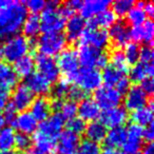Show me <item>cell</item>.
Wrapping results in <instances>:
<instances>
[{"label": "cell", "instance_id": "32", "mask_svg": "<svg viewBox=\"0 0 154 154\" xmlns=\"http://www.w3.org/2000/svg\"><path fill=\"white\" fill-rule=\"evenodd\" d=\"M22 32H23V36L26 38H34L39 34L41 31L40 29V18L37 15H31L26 16L24 19L23 24L21 28Z\"/></svg>", "mask_w": 154, "mask_h": 154}, {"label": "cell", "instance_id": "58", "mask_svg": "<svg viewBox=\"0 0 154 154\" xmlns=\"http://www.w3.org/2000/svg\"><path fill=\"white\" fill-rule=\"evenodd\" d=\"M0 154H18V152L11 150V151H7V152H0Z\"/></svg>", "mask_w": 154, "mask_h": 154}, {"label": "cell", "instance_id": "57", "mask_svg": "<svg viewBox=\"0 0 154 154\" xmlns=\"http://www.w3.org/2000/svg\"><path fill=\"white\" fill-rule=\"evenodd\" d=\"M24 154H37V152L34 149H29L28 151L24 152Z\"/></svg>", "mask_w": 154, "mask_h": 154}, {"label": "cell", "instance_id": "33", "mask_svg": "<svg viewBox=\"0 0 154 154\" xmlns=\"http://www.w3.org/2000/svg\"><path fill=\"white\" fill-rule=\"evenodd\" d=\"M35 69V60L32 56L26 55L24 57L20 58L19 60L15 62V70L18 77H28L34 72Z\"/></svg>", "mask_w": 154, "mask_h": 154}, {"label": "cell", "instance_id": "36", "mask_svg": "<svg viewBox=\"0 0 154 154\" xmlns=\"http://www.w3.org/2000/svg\"><path fill=\"white\" fill-rule=\"evenodd\" d=\"M16 133L12 127H5L0 130V151H11L15 145Z\"/></svg>", "mask_w": 154, "mask_h": 154}, {"label": "cell", "instance_id": "41", "mask_svg": "<svg viewBox=\"0 0 154 154\" xmlns=\"http://www.w3.org/2000/svg\"><path fill=\"white\" fill-rule=\"evenodd\" d=\"M58 113L62 116L64 120L68 119H72V118L76 117V114H77V103H75L74 101H64L62 103L61 108H60L59 112Z\"/></svg>", "mask_w": 154, "mask_h": 154}, {"label": "cell", "instance_id": "53", "mask_svg": "<svg viewBox=\"0 0 154 154\" xmlns=\"http://www.w3.org/2000/svg\"><path fill=\"white\" fill-rule=\"evenodd\" d=\"M82 5V2L79 1V0H72V1L66 2V5L73 12V13H74L75 11H77V10H80Z\"/></svg>", "mask_w": 154, "mask_h": 154}, {"label": "cell", "instance_id": "44", "mask_svg": "<svg viewBox=\"0 0 154 154\" xmlns=\"http://www.w3.org/2000/svg\"><path fill=\"white\" fill-rule=\"evenodd\" d=\"M31 145H32V138L30 137V135L21 134V133L16 134L14 147L17 148L19 151H28L30 149Z\"/></svg>", "mask_w": 154, "mask_h": 154}, {"label": "cell", "instance_id": "12", "mask_svg": "<svg viewBox=\"0 0 154 154\" xmlns=\"http://www.w3.org/2000/svg\"><path fill=\"white\" fill-rule=\"evenodd\" d=\"M80 145V138L78 135L70 132L63 131L56 141L55 153L56 154H76L78 147Z\"/></svg>", "mask_w": 154, "mask_h": 154}, {"label": "cell", "instance_id": "21", "mask_svg": "<svg viewBox=\"0 0 154 154\" xmlns=\"http://www.w3.org/2000/svg\"><path fill=\"white\" fill-rule=\"evenodd\" d=\"M77 114L84 122H95L100 116V109L94 99L86 98L77 106Z\"/></svg>", "mask_w": 154, "mask_h": 154}, {"label": "cell", "instance_id": "24", "mask_svg": "<svg viewBox=\"0 0 154 154\" xmlns=\"http://www.w3.org/2000/svg\"><path fill=\"white\" fill-rule=\"evenodd\" d=\"M111 2L107 1V0H87L85 2H82V7H80V13H82V17L84 18H91L95 17L98 15L99 13L106 11L109 9Z\"/></svg>", "mask_w": 154, "mask_h": 154}, {"label": "cell", "instance_id": "59", "mask_svg": "<svg viewBox=\"0 0 154 154\" xmlns=\"http://www.w3.org/2000/svg\"><path fill=\"white\" fill-rule=\"evenodd\" d=\"M3 125H5V120H3V117H1V118H0V130L2 129Z\"/></svg>", "mask_w": 154, "mask_h": 154}, {"label": "cell", "instance_id": "50", "mask_svg": "<svg viewBox=\"0 0 154 154\" xmlns=\"http://www.w3.org/2000/svg\"><path fill=\"white\" fill-rule=\"evenodd\" d=\"M10 96H11V90L0 86V110L8 105Z\"/></svg>", "mask_w": 154, "mask_h": 154}, {"label": "cell", "instance_id": "15", "mask_svg": "<svg viewBox=\"0 0 154 154\" xmlns=\"http://www.w3.org/2000/svg\"><path fill=\"white\" fill-rule=\"evenodd\" d=\"M34 100V94L29 90L26 85H18L12 94L11 105L16 111L24 112L31 107Z\"/></svg>", "mask_w": 154, "mask_h": 154}, {"label": "cell", "instance_id": "29", "mask_svg": "<svg viewBox=\"0 0 154 154\" xmlns=\"http://www.w3.org/2000/svg\"><path fill=\"white\" fill-rule=\"evenodd\" d=\"M107 128L103 126V124L98 120L92 122L86 127V136L88 140H91L93 143H101L105 140V137L107 135Z\"/></svg>", "mask_w": 154, "mask_h": 154}, {"label": "cell", "instance_id": "17", "mask_svg": "<svg viewBox=\"0 0 154 154\" xmlns=\"http://www.w3.org/2000/svg\"><path fill=\"white\" fill-rule=\"evenodd\" d=\"M148 103V96L139 86H133L126 93L125 109L127 111H136L140 108L146 107Z\"/></svg>", "mask_w": 154, "mask_h": 154}, {"label": "cell", "instance_id": "30", "mask_svg": "<svg viewBox=\"0 0 154 154\" xmlns=\"http://www.w3.org/2000/svg\"><path fill=\"white\" fill-rule=\"evenodd\" d=\"M131 118L133 120V124L137 125L141 128L152 125V122H153V106H152V103H150L149 106H146V107L134 111L132 113Z\"/></svg>", "mask_w": 154, "mask_h": 154}, {"label": "cell", "instance_id": "20", "mask_svg": "<svg viewBox=\"0 0 154 154\" xmlns=\"http://www.w3.org/2000/svg\"><path fill=\"white\" fill-rule=\"evenodd\" d=\"M66 39L71 42L77 41L80 38L86 29V21L79 15H72L66 21Z\"/></svg>", "mask_w": 154, "mask_h": 154}, {"label": "cell", "instance_id": "45", "mask_svg": "<svg viewBox=\"0 0 154 154\" xmlns=\"http://www.w3.org/2000/svg\"><path fill=\"white\" fill-rule=\"evenodd\" d=\"M45 3L43 0H29L26 2H24V7H26V11H30L33 13V15H36L39 12H42L45 8Z\"/></svg>", "mask_w": 154, "mask_h": 154}, {"label": "cell", "instance_id": "13", "mask_svg": "<svg viewBox=\"0 0 154 154\" xmlns=\"http://www.w3.org/2000/svg\"><path fill=\"white\" fill-rule=\"evenodd\" d=\"M101 122L106 128H118V127H122L128 120V111L125 109L124 107H118L112 108V109L106 110L103 113H100Z\"/></svg>", "mask_w": 154, "mask_h": 154}, {"label": "cell", "instance_id": "16", "mask_svg": "<svg viewBox=\"0 0 154 154\" xmlns=\"http://www.w3.org/2000/svg\"><path fill=\"white\" fill-rule=\"evenodd\" d=\"M26 86L29 90L39 97H45L52 90V84L38 72H33L26 78Z\"/></svg>", "mask_w": 154, "mask_h": 154}, {"label": "cell", "instance_id": "2", "mask_svg": "<svg viewBox=\"0 0 154 154\" xmlns=\"http://www.w3.org/2000/svg\"><path fill=\"white\" fill-rule=\"evenodd\" d=\"M58 1H49L45 3L40 18V29L43 34H56L61 33L66 26V19L59 11Z\"/></svg>", "mask_w": 154, "mask_h": 154}, {"label": "cell", "instance_id": "19", "mask_svg": "<svg viewBox=\"0 0 154 154\" xmlns=\"http://www.w3.org/2000/svg\"><path fill=\"white\" fill-rule=\"evenodd\" d=\"M108 35H109V38L112 39L113 43L117 48L126 47L131 39L130 29L124 21H116L110 28Z\"/></svg>", "mask_w": 154, "mask_h": 154}, {"label": "cell", "instance_id": "52", "mask_svg": "<svg viewBox=\"0 0 154 154\" xmlns=\"http://www.w3.org/2000/svg\"><path fill=\"white\" fill-rule=\"evenodd\" d=\"M154 138V130H153V125L146 127L145 129H143V139H145L148 143H152Z\"/></svg>", "mask_w": 154, "mask_h": 154}, {"label": "cell", "instance_id": "5", "mask_svg": "<svg viewBox=\"0 0 154 154\" xmlns=\"http://www.w3.org/2000/svg\"><path fill=\"white\" fill-rule=\"evenodd\" d=\"M66 45V39L62 33L43 34L37 41V48L41 55L52 57L59 55Z\"/></svg>", "mask_w": 154, "mask_h": 154}, {"label": "cell", "instance_id": "55", "mask_svg": "<svg viewBox=\"0 0 154 154\" xmlns=\"http://www.w3.org/2000/svg\"><path fill=\"white\" fill-rule=\"evenodd\" d=\"M143 154H154L153 143H147V145H146V147L143 148Z\"/></svg>", "mask_w": 154, "mask_h": 154}, {"label": "cell", "instance_id": "28", "mask_svg": "<svg viewBox=\"0 0 154 154\" xmlns=\"http://www.w3.org/2000/svg\"><path fill=\"white\" fill-rule=\"evenodd\" d=\"M154 68L152 63L146 62H137L130 70V79L134 82H141L147 78H152ZM130 80V82H131Z\"/></svg>", "mask_w": 154, "mask_h": 154}, {"label": "cell", "instance_id": "51", "mask_svg": "<svg viewBox=\"0 0 154 154\" xmlns=\"http://www.w3.org/2000/svg\"><path fill=\"white\" fill-rule=\"evenodd\" d=\"M140 89L143 91V92L148 95H152L153 94V91H154V82L152 78H147L145 79L143 82H140Z\"/></svg>", "mask_w": 154, "mask_h": 154}, {"label": "cell", "instance_id": "61", "mask_svg": "<svg viewBox=\"0 0 154 154\" xmlns=\"http://www.w3.org/2000/svg\"><path fill=\"white\" fill-rule=\"evenodd\" d=\"M137 154H140V153H137Z\"/></svg>", "mask_w": 154, "mask_h": 154}, {"label": "cell", "instance_id": "31", "mask_svg": "<svg viewBox=\"0 0 154 154\" xmlns=\"http://www.w3.org/2000/svg\"><path fill=\"white\" fill-rule=\"evenodd\" d=\"M126 139V129L124 127H118L113 128L107 132V135L105 137V145L109 149H114L122 147Z\"/></svg>", "mask_w": 154, "mask_h": 154}, {"label": "cell", "instance_id": "4", "mask_svg": "<svg viewBox=\"0 0 154 154\" xmlns=\"http://www.w3.org/2000/svg\"><path fill=\"white\" fill-rule=\"evenodd\" d=\"M77 56L79 63L82 64L84 68L92 69H105L108 66L109 57L101 50L95 49L90 45H80L78 48Z\"/></svg>", "mask_w": 154, "mask_h": 154}, {"label": "cell", "instance_id": "9", "mask_svg": "<svg viewBox=\"0 0 154 154\" xmlns=\"http://www.w3.org/2000/svg\"><path fill=\"white\" fill-rule=\"evenodd\" d=\"M80 45H86L95 49L101 50L107 48L110 43L108 32L100 29H92L87 26L80 36Z\"/></svg>", "mask_w": 154, "mask_h": 154}, {"label": "cell", "instance_id": "56", "mask_svg": "<svg viewBox=\"0 0 154 154\" xmlns=\"http://www.w3.org/2000/svg\"><path fill=\"white\" fill-rule=\"evenodd\" d=\"M100 154H122L120 152H118L117 150H114V149H109V148H106L105 150L101 151Z\"/></svg>", "mask_w": 154, "mask_h": 154}, {"label": "cell", "instance_id": "43", "mask_svg": "<svg viewBox=\"0 0 154 154\" xmlns=\"http://www.w3.org/2000/svg\"><path fill=\"white\" fill-rule=\"evenodd\" d=\"M86 127H87L86 122L80 119L79 117H74L68 122V131L78 135V136L80 134H82V133H85Z\"/></svg>", "mask_w": 154, "mask_h": 154}, {"label": "cell", "instance_id": "60", "mask_svg": "<svg viewBox=\"0 0 154 154\" xmlns=\"http://www.w3.org/2000/svg\"><path fill=\"white\" fill-rule=\"evenodd\" d=\"M2 117V114H1V110H0V118Z\"/></svg>", "mask_w": 154, "mask_h": 154}, {"label": "cell", "instance_id": "48", "mask_svg": "<svg viewBox=\"0 0 154 154\" xmlns=\"http://www.w3.org/2000/svg\"><path fill=\"white\" fill-rule=\"evenodd\" d=\"M16 110L14 109V107L11 105V103H9V105H7L5 107V112H3V120H5V122H8V124L10 125V126H13L14 125V122H15L16 119V116H17V114H16Z\"/></svg>", "mask_w": 154, "mask_h": 154}, {"label": "cell", "instance_id": "14", "mask_svg": "<svg viewBox=\"0 0 154 154\" xmlns=\"http://www.w3.org/2000/svg\"><path fill=\"white\" fill-rule=\"evenodd\" d=\"M64 126V119L58 112L50 115L45 120L41 122L39 128V132L47 136L57 140L59 135L62 132V128Z\"/></svg>", "mask_w": 154, "mask_h": 154}, {"label": "cell", "instance_id": "49", "mask_svg": "<svg viewBox=\"0 0 154 154\" xmlns=\"http://www.w3.org/2000/svg\"><path fill=\"white\" fill-rule=\"evenodd\" d=\"M114 88L116 89V90L118 91V92L120 93L122 95L126 94L127 92L129 91V89L131 88V82L130 79H129L127 76H124L122 78V79L119 80V82H117V85H116Z\"/></svg>", "mask_w": 154, "mask_h": 154}, {"label": "cell", "instance_id": "7", "mask_svg": "<svg viewBox=\"0 0 154 154\" xmlns=\"http://www.w3.org/2000/svg\"><path fill=\"white\" fill-rule=\"evenodd\" d=\"M56 63L59 69V72L64 75V79H66L69 82L70 80H73L75 75L77 74L80 64L77 52L73 49H64L58 55Z\"/></svg>", "mask_w": 154, "mask_h": 154}, {"label": "cell", "instance_id": "46", "mask_svg": "<svg viewBox=\"0 0 154 154\" xmlns=\"http://www.w3.org/2000/svg\"><path fill=\"white\" fill-rule=\"evenodd\" d=\"M87 94L88 93L85 92L84 90H82L80 88H78V87H72V88H70V91H69V94L68 96L70 97V100L71 101H74L75 103H77V101H82L84 99L87 98Z\"/></svg>", "mask_w": 154, "mask_h": 154}, {"label": "cell", "instance_id": "38", "mask_svg": "<svg viewBox=\"0 0 154 154\" xmlns=\"http://www.w3.org/2000/svg\"><path fill=\"white\" fill-rule=\"evenodd\" d=\"M111 64L113 66H115L116 69H118L119 71H122V73L126 74L127 72H129V64L127 62L126 58H125L124 52L120 50H115L112 52L111 54Z\"/></svg>", "mask_w": 154, "mask_h": 154}, {"label": "cell", "instance_id": "37", "mask_svg": "<svg viewBox=\"0 0 154 154\" xmlns=\"http://www.w3.org/2000/svg\"><path fill=\"white\" fill-rule=\"evenodd\" d=\"M134 5V1L132 0H116L112 3V12L115 14V16L124 17L127 16Z\"/></svg>", "mask_w": 154, "mask_h": 154}, {"label": "cell", "instance_id": "26", "mask_svg": "<svg viewBox=\"0 0 154 154\" xmlns=\"http://www.w3.org/2000/svg\"><path fill=\"white\" fill-rule=\"evenodd\" d=\"M116 22V16L112 12V10H106V11L99 13L95 17L91 18L88 23V28L92 29H100L105 30L107 28H111Z\"/></svg>", "mask_w": 154, "mask_h": 154}, {"label": "cell", "instance_id": "47", "mask_svg": "<svg viewBox=\"0 0 154 154\" xmlns=\"http://www.w3.org/2000/svg\"><path fill=\"white\" fill-rule=\"evenodd\" d=\"M154 57L153 49L151 45H145V47L140 48V52H139V59L141 62H146V63H152V60Z\"/></svg>", "mask_w": 154, "mask_h": 154}, {"label": "cell", "instance_id": "25", "mask_svg": "<svg viewBox=\"0 0 154 154\" xmlns=\"http://www.w3.org/2000/svg\"><path fill=\"white\" fill-rule=\"evenodd\" d=\"M31 112L33 117L38 122H43L50 115H51V101L45 97H37L33 100L32 105L30 107Z\"/></svg>", "mask_w": 154, "mask_h": 154}, {"label": "cell", "instance_id": "39", "mask_svg": "<svg viewBox=\"0 0 154 154\" xmlns=\"http://www.w3.org/2000/svg\"><path fill=\"white\" fill-rule=\"evenodd\" d=\"M139 52H140V48H139L138 43L129 42L128 45L125 47L124 55H125V58H126L127 62H128V64H135L138 62Z\"/></svg>", "mask_w": 154, "mask_h": 154}, {"label": "cell", "instance_id": "42", "mask_svg": "<svg viewBox=\"0 0 154 154\" xmlns=\"http://www.w3.org/2000/svg\"><path fill=\"white\" fill-rule=\"evenodd\" d=\"M100 153H101V149L98 143L86 139L82 143H80L76 154H100Z\"/></svg>", "mask_w": 154, "mask_h": 154}, {"label": "cell", "instance_id": "22", "mask_svg": "<svg viewBox=\"0 0 154 154\" xmlns=\"http://www.w3.org/2000/svg\"><path fill=\"white\" fill-rule=\"evenodd\" d=\"M14 127L19 131V133L26 135H30L36 132L38 128L37 120L33 117V115L28 111L20 112L14 122Z\"/></svg>", "mask_w": 154, "mask_h": 154}, {"label": "cell", "instance_id": "54", "mask_svg": "<svg viewBox=\"0 0 154 154\" xmlns=\"http://www.w3.org/2000/svg\"><path fill=\"white\" fill-rule=\"evenodd\" d=\"M143 11H145L147 17H152L154 15V5L152 2H145V7H143Z\"/></svg>", "mask_w": 154, "mask_h": 154}, {"label": "cell", "instance_id": "1", "mask_svg": "<svg viewBox=\"0 0 154 154\" xmlns=\"http://www.w3.org/2000/svg\"><path fill=\"white\" fill-rule=\"evenodd\" d=\"M28 11L22 2L7 1L0 9V42L18 35Z\"/></svg>", "mask_w": 154, "mask_h": 154}, {"label": "cell", "instance_id": "11", "mask_svg": "<svg viewBox=\"0 0 154 154\" xmlns=\"http://www.w3.org/2000/svg\"><path fill=\"white\" fill-rule=\"evenodd\" d=\"M35 60V66L38 69V73L45 77L50 82H55L60 76V72L56 61L52 57L45 55H37Z\"/></svg>", "mask_w": 154, "mask_h": 154}, {"label": "cell", "instance_id": "3", "mask_svg": "<svg viewBox=\"0 0 154 154\" xmlns=\"http://www.w3.org/2000/svg\"><path fill=\"white\" fill-rule=\"evenodd\" d=\"M31 41L23 35H15L5 41L1 49V55L8 62H16L28 55L31 49Z\"/></svg>", "mask_w": 154, "mask_h": 154}, {"label": "cell", "instance_id": "35", "mask_svg": "<svg viewBox=\"0 0 154 154\" xmlns=\"http://www.w3.org/2000/svg\"><path fill=\"white\" fill-rule=\"evenodd\" d=\"M124 76L125 73H122V71H119L115 66L110 64V66H107L103 69V73H101V80L107 87L114 88Z\"/></svg>", "mask_w": 154, "mask_h": 154}, {"label": "cell", "instance_id": "27", "mask_svg": "<svg viewBox=\"0 0 154 154\" xmlns=\"http://www.w3.org/2000/svg\"><path fill=\"white\" fill-rule=\"evenodd\" d=\"M19 77L17 76L13 66L8 63H0V86L12 90L17 86Z\"/></svg>", "mask_w": 154, "mask_h": 154}, {"label": "cell", "instance_id": "6", "mask_svg": "<svg viewBox=\"0 0 154 154\" xmlns=\"http://www.w3.org/2000/svg\"><path fill=\"white\" fill-rule=\"evenodd\" d=\"M73 82H76L78 88L87 93L95 92L103 84L100 72L97 69L92 68H82L78 70L77 74L73 78Z\"/></svg>", "mask_w": 154, "mask_h": 154}, {"label": "cell", "instance_id": "10", "mask_svg": "<svg viewBox=\"0 0 154 154\" xmlns=\"http://www.w3.org/2000/svg\"><path fill=\"white\" fill-rule=\"evenodd\" d=\"M143 128L131 124L126 130V139L122 146L125 154H137L143 147Z\"/></svg>", "mask_w": 154, "mask_h": 154}, {"label": "cell", "instance_id": "40", "mask_svg": "<svg viewBox=\"0 0 154 154\" xmlns=\"http://www.w3.org/2000/svg\"><path fill=\"white\" fill-rule=\"evenodd\" d=\"M70 82L66 79H60L56 82V85L52 89V94L55 97V99H59L62 100V98H64L66 96H68L69 91H70Z\"/></svg>", "mask_w": 154, "mask_h": 154}, {"label": "cell", "instance_id": "8", "mask_svg": "<svg viewBox=\"0 0 154 154\" xmlns=\"http://www.w3.org/2000/svg\"><path fill=\"white\" fill-rule=\"evenodd\" d=\"M94 101L97 103L99 109L106 111L118 107L122 101V95L115 88L103 86L95 91Z\"/></svg>", "mask_w": 154, "mask_h": 154}, {"label": "cell", "instance_id": "34", "mask_svg": "<svg viewBox=\"0 0 154 154\" xmlns=\"http://www.w3.org/2000/svg\"><path fill=\"white\" fill-rule=\"evenodd\" d=\"M143 7H145V2L143 1H139L127 14L128 22L131 26H133V28L141 26L147 20L148 17L146 15L145 11H143Z\"/></svg>", "mask_w": 154, "mask_h": 154}, {"label": "cell", "instance_id": "18", "mask_svg": "<svg viewBox=\"0 0 154 154\" xmlns=\"http://www.w3.org/2000/svg\"><path fill=\"white\" fill-rule=\"evenodd\" d=\"M130 36L135 43L143 42L146 45H151L154 37V23L152 20L147 19L141 26L131 29Z\"/></svg>", "mask_w": 154, "mask_h": 154}, {"label": "cell", "instance_id": "23", "mask_svg": "<svg viewBox=\"0 0 154 154\" xmlns=\"http://www.w3.org/2000/svg\"><path fill=\"white\" fill-rule=\"evenodd\" d=\"M56 141H57L56 139L51 138L39 131H36L32 138V143H34L33 149L37 152V154H54Z\"/></svg>", "mask_w": 154, "mask_h": 154}]
</instances>
